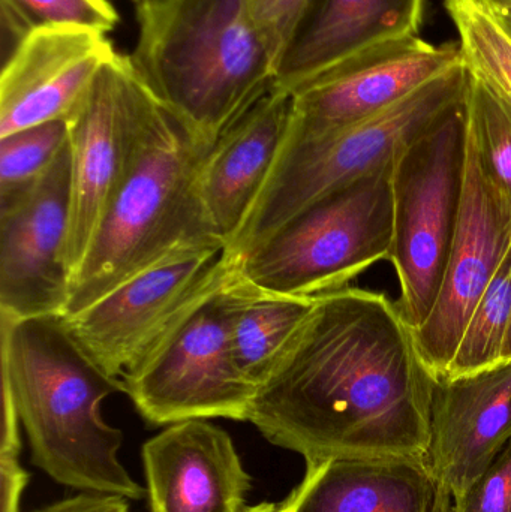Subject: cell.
Wrapping results in <instances>:
<instances>
[{
	"instance_id": "13",
	"label": "cell",
	"mask_w": 511,
	"mask_h": 512,
	"mask_svg": "<svg viewBox=\"0 0 511 512\" xmlns=\"http://www.w3.org/2000/svg\"><path fill=\"white\" fill-rule=\"evenodd\" d=\"M71 209L68 146L50 170L0 209V313L9 318L65 315L71 274L65 261Z\"/></svg>"
},
{
	"instance_id": "18",
	"label": "cell",
	"mask_w": 511,
	"mask_h": 512,
	"mask_svg": "<svg viewBox=\"0 0 511 512\" xmlns=\"http://www.w3.org/2000/svg\"><path fill=\"white\" fill-rule=\"evenodd\" d=\"M426 0H312L278 71L275 86L293 93L350 57L417 36Z\"/></svg>"
},
{
	"instance_id": "20",
	"label": "cell",
	"mask_w": 511,
	"mask_h": 512,
	"mask_svg": "<svg viewBox=\"0 0 511 512\" xmlns=\"http://www.w3.org/2000/svg\"><path fill=\"white\" fill-rule=\"evenodd\" d=\"M231 339L242 372L261 384L314 309L315 297L263 291L234 273L228 283Z\"/></svg>"
},
{
	"instance_id": "1",
	"label": "cell",
	"mask_w": 511,
	"mask_h": 512,
	"mask_svg": "<svg viewBox=\"0 0 511 512\" xmlns=\"http://www.w3.org/2000/svg\"><path fill=\"white\" fill-rule=\"evenodd\" d=\"M435 382L395 301L345 286L315 297L248 423L306 465L425 459Z\"/></svg>"
},
{
	"instance_id": "8",
	"label": "cell",
	"mask_w": 511,
	"mask_h": 512,
	"mask_svg": "<svg viewBox=\"0 0 511 512\" xmlns=\"http://www.w3.org/2000/svg\"><path fill=\"white\" fill-rule=\"evenodd\" d=\"M236 267L237 259L222 243L182 249L65 318L96 363L123 381L230 282Z\"/></svg>"
},
{
	"instance_id": "23",
	"label": "cell",
	"mask_w": 511,
	"mask_h": 512,
	"mask_svg": "<svg viewBox=\"0 0 511 512\" xmlns=\"http://www.w3.org/2000/svg\"><path fill=\"white\" fill-rule=\"evenodd\" d=\"M470 71L511 98V36L485 0H444Z\"/></svg>"
},
{
	"instance_id": "34",
	"label": "cell",
	"mask_w": 511,
	"mask_h": 512,
	"mask_svg": "<svg viewBox=\"0 0 511 512\" xmlns=\"http://www.w3.org/2000/svg\"><path fill=\"white\" fill-rule=\"evenodd\" d=\"M485 2H486V0H485Z\"/></svg>"
},
{
	"instance_id": "7",
	"label": "cell",
	"mask_w": 511,
	"mask_h": 512,
	"mask_svg": "<svg viewBox=\"0 0 511 512\" xmlns=\"http://www.w3.org/2000/svg\"><path fill=\"white\" fill-rule=\"evenodd\" d=\"M467 156L464 101L393 164L389 261L399 283L396 306L413 331L428 318L443 282L461 215Z\"/></svg>"
},
{
	"instance_id": "11",
	"label": "cell",
	"mask_w": 511,
	"mask_h": 512,
	"mask_svg": "<svg viewBox=\"0 0 511 512\" xmlns=\"http://www.w3.org/2000/svg\"><path fill=\"white\" fill-rule=\"evenodd\" d=\"M510 249V203L486 173L468 135L464 198L443 282L428 318L414 330L435 379L446 373L474 307Z\"/></svg>"
},
{
	"instance_id": "27",
	"label": "cell",
	"mask_w": 511,
	"mask_h": 512,
	"mask_svg": "<svg viewBox=\"0 0 511 512\" xmlns=\"http://www.w3.org/2000/svg\"><path fill=\"white\" fill-rule=\"evenodd\" d=\"M452 512H511V441L461 495Z\"/></svg>"
},
{
	"instance_id": "12",
	"label": "cell",
	"mask_w": 511,
	"mask_h": 512,
	"mask_svg": "<svg viewBox=\"0 0 511 512\" xmlns=\"http://www.w3.org/2000/svg\"><path fill=\"white\" fill-rule=\"evenodd\" d=\"M461 63L459 42L435 45L419 35L369 48L291 93L288 132L308 137L362 122Z\"/></svg>"
},
{
	"instance_id": "28",
	"label": "cell",
	"mask_w": 511,
	"mask_h": 512,
	"mask_svg": "<svg viewBox=\"0 0 511 512\" xmlns=\"http://www.w3.org/2000/svg\"><path fill=\"white\" fill-rule=\"evenodd\" d=\"M128 501L122 496L83 492L35 512H131Z\"/></svg>"
},
{
	"instance_id": "29",
	"label": "cell",
	"mask_w": 511,
	"mask_h": 512,
	"mask_svg": "<svg viewBox=\"0 0 511 512\" xmlns=\"http://www.w3.org/2000/svg\"><path fill=\"white\" fill-rule=\"evenodd\" d=\"M491 8L494 9L495 15H497L498 20H500V23L503 24L504 29H506L511 36V5L497 6V8L491 6Z\"/></svg>"
},
{
	"instance_id": "25",
	"label": "cell",
	"mask_w": 511,
	"mask_h": 512,
	"mask_svg": "<svg viewBox=\"0 0 511 512\" xmlns=\"http://www.w3.org/2000/svg\"><path fill=\"white\" fill-rule=\"evenodd\" d=\"M9 3L33 29L81 27L110 33L119 14L110 0H3Z\"/></svg>"
},
{
	"instance_id": "5",
	"label": "cell",
	"mask_w": 511,
	"mask_h": 512,
	"mask_svg": "<svg viewBox=\"0 0 511 512\" xmlns=\"http://www.w3.org/2000/svg\"><path fill=\"white\" fill-rule=\"evenodd\" d=\"M467 89L464 62L362 122L308 137L287 132L230 255L239 258L321 198L393 167L414 141L465 101Z\"/></svg>"
},
{
	"instance_id": "22",
	"label": "cell",
	"mask_w": 511,
	"mask_h": 512,
	"mask_svg": "<svg viewBox=\"0 0 511 512\" xmlns=\"http://www.w3.org/2000/svg\"><path fill=\"white\" fill-rule=\"evenodd\" d=\"M465 110L480 161L511 206V98L468 69Z\"/></svg>"
},
{
	"instance_id": "3",
	"label": "cell",
	"mask_w": 511,
	"mask_h": 512,
	"mask_svg": "<svg viewBox=\"0 0 511 512\" xmlns=\"http://www.w3.org/2000/svg\"><path fill=\"white\" fill-rule=\"evenodd\" d=\"M135 9L132 68L200 146L210 149L275 86L243 0H153Z\"/></svg>"
},
{
	"instance_id": "32",
	"label": "cell",
	"mask_w": 511,
	"mask_h": 512,
	"mask_svg": "<svg viewBox=\"0 0 511 512\" xmlns=\"http://www.w3.org/2000/svg\"><path fill=\"white\" fill-rule=\"evenodd\" d=\"M486 2H488L489 5L494 6V8H497V6L511 5V0H486Z\"/></svg>"
},
{
	"instance_id": "26",
	"label": "cell",
	"mask_w": 511,
	"mask_h": 512,
	"mask_svg": "<svg viewBox=\"0 0 511 512\" xmlns=\"http://www.w3.org/2000/svg\"><path fill=\"white\" fill-rule=\"evenodd\" d=\"M312 0H243L276 71L296 36Z\"/></svg>"
},
{
	"instance_id": "31",
	"label": "cell",
	"mask_w": 511,
	"mask_h": 512,
	"mask_svg": "<svg viewBox=\"0 0 511 512\" xmlns=\"http://www.w3.org/2000/svg\"><path fill=\"white\" fill-rule=\"evenodd\" d=\"M503 358H504V361L511 360V319H510L509 331H507L506 345H504Z\"/></svg>"
},
{
	"instance_id": "17",
	"label": "cell",
	"mask_w": 511,
	"mask_h": 512,
	"mask_svg": "<svg viewBox=\"0 0 511 512\" xmlns=\"http://www.w3.org/2000/svg\"><path fill=\"white\" fill-rule=\"evenodd\" d=\"M291 113L293 96L273 86L204 153L201 201L228 252L275 165Z\"/></svg>"
},
{
	"instance_id": "24",
	"label": "cell",
	"mask_w": 511,
	"mask_h": 512,
	"mask_svg": "<svg viewBox=\"0 0 511 512\" xmlns=\"http://www.w3.org/2000/svg\"><path fill=\"white\" fill-rule=\"evenodd\" d=\"M68 141L66 120L0 137V209L29 192L47 174Z\"/></svg>"
},
{
	"instance_id": "33",
	"label": "cell",
	"mask_w": 511,
	"mask_h": 512,
	"mask_svg": "<svg viewBox=\"0 0 511 512\" xmlns=\"http://www.w3.org/2000/svg\"><path fill=\"white\" fill-rule=\"evenodd\" d=\"M131 2L134 3L135 8H137V6L144 5V3L153 2V0H131Z\"/></svg>"
},
{
	"instance_id": "4",
	"label": "cell",
	"mask_w": 511,
	"mask_h": 512,
	"mask_svg": "<svg viewBox=\"0 0 511 512\" xmlns=\"http://www.w3.org/2000/svg\"><path fill=\"white\" fill-rule=\"evenodd\" d=\"M206 150L156 101L134 164L72 277L65 316L174 252L225 245L201 201L198 177Z\"/></svg>"
},
{
	"instance_id": "30",
	"label": "cell",
	"mask_w": 511,
	"mask_h": 512,
	"mask_svg": "<svg viewBox=\"0 0 511 512\" xmlns=\"http://www.w3.org/2000/svg\"><path fill=\"white\" fill-rule=\"evenodd\" d=\"M245 512H285L284 505L273 504V502H263V504L255 505V507H248Z\"/></svg>"
},
{
	"instance_id": "19",
	"label": "cell",
	"mask_w": 511,
	"mask_h": 512,
	"mask_svg": "<svg viewBox=\"0 0 511 512\" xmlns=\"http://www.w3.org/2000/svg\"><path fill=\"white\" fill-rule=\"evenodd\" d=\"M285 512H452L453 496L425 459L326 460L306 465Z\"/></svg>"
},
{
	"instance_id": "2",
	"label": "cell",
	"mask_w": 511,
	"mask_h": 512,
	"mask_svg": "<svg viewBox=\"0 0 511 512\" xmlns=\"http://www.w3.org/2000/svg\"><path fill=\"white\" fill-rule=\"evenodd\" d=\"M2 393L26 430L32 462L56 483L138 501L144 489L119 460L123 435L101 405L126 393L72 333L65 315L0 313Z\"/></svg>"
},
{
	"instance_id": "6",
	"label": "cell",
	"mask_w": 511,
	"mask_h": 512,
	"mask_svg": "<svg viewBox=\"0 0 511 512\" xmlns=\"http://www.w3.org/2000/svg\"><path fill=\"white\" fill-rule=\"evenodd\" d=\"M392 168L321 198L237 258L245 282L275 294L315 297L350 286L390 258Z\"/></svg>"
},
{
	"instance_id": "9",
	"label": "cell",
	"mask_w": 511,
	"mask_h": 512,
	"mask_svg": "<svg viewBox=\"0 0 511 512\" xmlns=\"http://www.w3.org/2000/svg\"><path fill=\"white\" fill-rule=\"evenodd\" d=\"M228 283L123 379L126 394L149 423L249 421L257 385L242 372L234 354Z\"/></svg>"
},
{
	"instance_id": "14",
	"label": "cell",
	"mask_w": 511,
	"mask_h": 512,
	"mask_svg": "<svg viewBox=\"0 0 511 512\" xmlns=\"http://www.w3.org/2000/svg\"><path fill=\"white\" fill-rule=\"evenodd\" d=\"M116 53L107 35L96 30H35L2 65L0 137L54 120L68 122Z\"/></svg>"
},
{
	"instance_id": "21",
	"label": "cell",
	"mask_w": 511,
	"mask_h": 512,
	"mask_svg": "<svg viewBox=\"0 0 511 512\" xmlns=\"http://www.w3.org/2000/svg\"><path fill=\"white\" fill-rule=\"evenodd\" d=\"M511 319V249L491 285L474 307L441 378H458L504 363L503 352ZM440 379V378H438Z\"/></svg>"
},
{
	"instance_id": "15",
	"label": "cell",
	"mask_w": 511,
	"mask_h": 512,
	"mask_svg": "<svg viewBox=\"0 0 511 512\" xmlns=\"http://www.w3.org/2000/svg\"><path fill=\"white\" fill-rule=\"evenodd\" d=\"M152 512H245L252 477L233 439L207 420L171 424L143 445Z\"/></svg>"
},
{
	"instance_id": "16",
	"label": "cell",
	"mask_w": 511,
	"mask_h": 512,
	"mask_svg": "<svg viewBox=\"0 0 511 512\" xmlns=\"http://www.w3.org/2000/svg\"><path fill=\"white\" fill-rule=\"evenodd\" d=\"M511 441V360L435 382L426 460L453 498Z\"/></svg>"
},
{
	"instance_id": "10",
	"label": "cell",
	"mask_w": 511,
	"mask_h": 512,
	"mask_svg": "<svg viewBox=\"0 0 511 512\" xmlns=\"http://www.w3.org/2000/svg\"><path fill=\"white\" fill-rule=\"evenodd\" d=\"M155 105L129 56L116 53L68 120L71 209L65 261L71 280L134 164Z\"/></svg>"
}]
</instances>
